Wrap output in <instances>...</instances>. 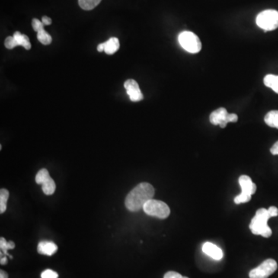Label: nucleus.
Instances as JSON below:
<instances>
[{"instance_id": "f257e3e1", "label": "nucleus", "mask_w": 278, "mask_h": 278, "mask_svg": "<svg viewBox=\"0 0 278 278\" xmlns=\"http://www.w3.org/2000/svg\"><path fill=\"white\" fill-rule=\"evenodd\" d=\"M155 189L148 183H142L135 186L125 199V206L131 212H138L143 209L145 203L152 199Z\"/></svg>"}, {"instance_id": "7ed1b4c3", "label": "nucleus", "mask_w": 278, "mask_h": 278, "mask_svg": "<svg viewBox=\"0 0 278 278\" xmlns=\"http://www.w3.org/2000/svg\"><path fill=\"white\" fill-rule=\"evenodd\" d=\"M143 210L148 216L161 219H166L170 214V209L166 203L153 199L145 203Z\"/></svg>"}, {"instance_id": "bb28decb", "label": "nucleus", "mask_w": 278, "mask_h": 278, "mask_svg": "<svg viewBox=\"0 0 278 278\" xmlns=\"http://www.w3.org/2000/svg\"><path fill=\"white\" fill-rule=\"evenodd\" d=\"M42 23L44 24V26H48V25L51 24L52 20L49 17H43V18H42Z\"/></svg>"}, {"instance_id": "6e6552de", "label": "nucleus", "mask_w": 278, "mask_h": 278, "mask_svg": "<svg viewBox=\"0 0 278 278\" xmlns=\"http://www.w3.org/2000/svg\"><path fill=\"white\" fill-rule=\"evenodd\" d=\"M277 269V263L273 259L264 260L258 267L250 270V278H268Z\"/></svg>"}, {"instance_id": "0eeeda50", "label": "nucleus", "mask_w": 278, "mask_h": 278, "mask_svg": "<svg viewBox=\"0 0 278 278\" xmlns=\"http://www.w3.org/2000/svg\"><path fill=\"white\" fill-rule=\"evenodd\" d=\"M238 116L236 114H229L227 109L219 107L211 113L209 121L214 125H219L220 128L224 129L228 122H237Z\"/></svg>"}, {"instance_id": "f03ea898", "label": "nucleus", "mask_w": 278, "mask_h": 278, "mask_svg": "<svg viewBox=\"0 0 278 278\" xmlns=\"http://www.w3.org/2000/svg\"><path fill=\"white\" fill-rule=\"evenodd\" d=\"M268 209L261 208L256 212L255 216L250 224V229L254 235H260L268 238L272 235V231L267 225V221L271 218Z\"/></svg>"}, {"instance_id": "1a4fd4ad", "label": "nucleus", "mask_w": 278, "mask_h": 278, "mask_svg": "<svg viewBox=\"0 0 278 278\" xmlns=\"http://www.w3.org/2000/svg\"><path fill=\"white\" fill-rule=\"evenodd\" d=\"M36 183L42 185L43 193L47 196L54 193L56 184L53 179L49 176V172L46 169L38 172L36 176Z\"/></svg>"}, {"instance_id": "cd10ccee", "label": "nucleus", "mask_w": 278, "mask_h": 278, "mask_svg": "<svg viewBox=\"0 0 278 278\" xmlns=\"http://www.w3.org/2000/svg\"><path fill=\"white\" fill-rule=\"evenodd\" d=\"M7 247H8L9 250H13V249L15 248V244L13 241H10V242L7 243Z\"/></svg>"}, {"instance_id": "b1692460", "label": "nucleus", "mask_w": 278, "mask_h": 278, "mask_svg": "<svg viewBox=\"0 0 278 278\" xmlns=\"http://www.w3.org/2000/svg\"><path fill=\"white\" fill-rule=\"evenodd\" d=\"M183 276H182L180 273H177V272L175 271H169L164 275V278H183Z\"/></svg>"}, {"instance_id": "f8f14e48", "label": "nucleus", "mask_w": 278, "mask_h": 278, "mask_svg": "<svg viewBox=\"0 0 278 278\" xmlns=\"http://www.w3.org/2000/svg\"><path fill=\"white\" fill-rule=\"evenodd\" d=\"M37 250L39 254L52 256L58 250V246L51 241H41L38 244Z\"/></svg>"}, {"instance_id": "7c9ffc66", "label": "nucleus", "mask_w": 278, "mask_h": 278, "mask_svg": "<svg viewBox=\"0 0 278 278\" xmlns=\"http://www.w3.org/2000/svg\"><path fill=\"white\" fill-rule=\"evenodd\" d=\"M0 278H8V274H7V272L1 270V271H0Z\"/></svg>"}, {"instance_id": "dca6fc26", "label": "nucleus", "mask_w": 278, "mask_h": 278, "mask_svg": "<svg viewBox=\"0 0 278 278\" xmlns=\"http://www.w3.org/2000/svg\"><path fill=\"white\" fill-rule=\"evenodd\" d=\"M14 36L17 41L18 42L20 46H23L26 49H30L31 48V44H30V39H29L28 36L22 34L18 31L14 33Z\"/></svg>"}, {"instance_id": "a878e982", "label": "nucleus", "mask_w": 278, "mask_h": 278, "mask_svg": "<svg viewBox=\"0 0 278 278\" xmlns=\"http://www.w3.org/2000/svg\"><path fill=\"white\" fill-rule=\"evenodd\" d=\"M270 152H271L272 155H278V141L276 142H275L274 145L271 147L270 148Z\"/></svg>"}, {"instance_id": "2eb2a0df", "label": "nucleus", "mask_w": 278, "mask_h": 278, "mask_svg": "<svg viewBox=\"0 0 278 278\" xmlns=\"http://www.w3.org/2000/svg\"><path fill=\"white\" fill-rule=\"evenodd\" d=\"M263 83L267 87H270L275 93L278 94V76L268 74L263 79Z\"/></svg>"}, {"instance_id": "f3484780", "label": "nucleus", "mask_w": 278, "mask_h": 278, "mask_svg": "<svg viewBox=\"0 0 278 278\" xmlns=\"http://www.w3.org/2000/svg\"><path fill=\"white\" fill-rule=\"evenodd\" d=\"M10 197V193L6 189L0 190V212L4 213L7 210V201Z\"/></svg>"}, {"instance_id": "a211bd4d", "label": "nucleus", "mask_w": 278, "mask_h": 278, "mask_svg": "<svg viewBox=\"0 0 278 278\" xmlns=\"http://www.w3.org/2000/svg\"><path fill=\"white\" fill-rule=\"evenodd\" d=\"M101 0H78L80 7L84 10H91L95 8Z\"/></svg>"}, {"instance_id": "4468645a", "label": "nucleus", "mask_w": 278, "mask_h": 278, "mask_svg": "<svg viewBox=\"0 0 278 278\" xmlns=\"http://www.w3.org/2000/svg\"><path fill=\"white\" fill-rule=\"evenodd\" d=\"M265 123L271 128L278 129V110H270L265 116Z\"/></svg>"}, {"instance_id": "20e7f679", "label": "nucleus", "mask_w": 278, "mask_h": 278, "mask_svg": "<svg viewBox=\"0 0 278 278\" xmlns=\"http://www.w3.org/2000/svg\"><path fill=\"white\" fill-rule=\"evenodd\" d=\"M257 26L264 31H272L278 27V11L267 10L262 11L256 19Z\"/></svg>"}, {"instance_id": "4be33fe9", "label": "nucleus", "mask_w": 278, "mask_h": 278, "mask_svg": "<svg viewBox=\"0 0 278 278\" xmlns=\"http://www.w3.org/2000/svg\"><path fill=\"white\" fill-rule=\"evenodd\" d=\"M41 278H58V273L53 270L47 269L41 273Z\"/></svg>"}, {"instance_id": "5701e85b", "label": "nucleus", "mask_w": 278, "mask_h": 278, "mask_svg": "<svg viewBox=\"0 0 278 278\" xmlns=\"http://www.w3.org/2000/svg\"><path fill=\"white\" fill-rule=\"evenodd\" d=\"M32 26H33V30L36 32L40 31L41 29L44 28V24L37 19H33L32 21Z\"/></svg>"}, {"instance_id": "412c9836", "label": "nucleus", "mask_w": 278, "mask_h": 278, "mask_svg": "<svg viewBox=\"0 0 278 278\" xmlns=\"http://www.w3.org/2000/svg\"><path fill=\"white\" fill-rule=\"evenodd\" d=\"M7 241H6V239L4 238V237H1L0 238V248H1V250L4 252V255L7 256V257H10V258H13V257L12 256H10V254H8V247H7Z\"/></svg>"}, {"instance_id": "393cba45", "label": "nucleus", "mask_w": 278, "mask_h": 278, "mask_svg": "<svg viewBox=\"0 0 278 278\" xmlns=\"http://www.w3.org/2000/svg\"><path fill=\"white\" fill-rule=\"evenodd\" d=\"M269 212L271 215L272 217L278 216V209L276 206H270L268 209Z\"/></svg>"}, {"instance_id": "ddd939ff", "label": "nucleus", "mask_w": 278, "mask_h": 278, "mask_svg": "<svg viewBox=\"0 0 278 278\" xmlns=\"http://www.w3.org/2000/svg\"><path fill=\"white\" fill-rule=\"evenodd\" d=\"M104 51L108 55L114 54L117 52L120 46L119 39L116 37L110 38L107 41L104 42Z\"/></svg>"}, {"instance_id": "aec40b11", "label": "nucleus", "mask_w": 278, "mask_h": 278, "mask_svg": "<svg viewBox=\"0 0 278 278\" xmlns=\"http://www.w3.org/2000/svg\"><path fill=\"white\" fill-rule=\"evenodd\" d=\"M20 46L14 36H8L5 40V46L7 49H14L16 46Z\"/></svg>"}, {"instance_id": "9d476101", "label": "nucleus", "mask_w": 278, "mask_h": 278, "mask_svg": "<svg viewBox=\"0 0 278 278\" xmlns=\"http://www.w3.org/2000/svg\"><path fill=\"white\" fill-rule=\"evenodd\" d=\"M125 87L127 94L130 97L131 100L134 102H138L143 100V94L139 88V85L135 80L129 79L125 82Z\"/></svg>"}, {"instance_id": "9b49d317", "label": "nucleus", "mask_w": 278, "mask_h": 278, "mask_svg": "<svg viewBox=\"0 0 278 278\" xmlns=\"http://www.w3.org/2000/svg\"><path fill=\"white\" fill-rule=\"evenodd\" d=\"M203 253L214 260H219L223 258V251L219 247L212 243L206 242L203 244Z\"/></svg>"}, {"instance_id": "423d86ee", "label": "nucleus", "mask_w": 278, "mask_h": 278, "mask_svg": "<svg viewBox=\"0 0 278 278\" xmlns=\"http://www.w3.org/2000/svg\"><path fill=\"white\" fill-rule=\"evenodd\" d=\"M179 43L182 47L191 53H197L202 49V43L199 38L193 32H182L178 37Z\"/></svg>"}, {"instance_id": "39448f33", "label": "nucleus", "mask_w": 278, "mask_h": 278, "mask_svg": "<svg viewBox=\"0 0 278 278\" xmlns=\"http://www.w3.org/2000/svg\"><path fill=\"white\" fill-rule=\"evenodd\" d=\"M239 183L241 187V193L239 196H236L234 199V203L236 204L248 203L251 199L252 195L255 193L257 190V186L255 183L252 182L251 179L248 176H241L239 178Z\"/></svg>"}, {"instance_id": "c85d7f7f", "label": "nucleus", "mask_w": 278, "mask_h": 278, "mask_svg": "<svg viewBox=\"0 0 278 278\" xmlns=\"http://www.w3.org/2000/svg\"><path fill=\"white\" fill-rule=\"evenodd\" d=\"M7 256L4 255V257H1V260H0V263L2 265H5L7 263Z\"/></svg>"}, {"instance_id": "6ab92c4d", "label": "nucleus", "mask_w": 278, "mask_h": 278, "mask_svg": "<svg viewBox=\"0 0 278 278\" xmlns=\"http://www.w3.org/2000/svg\"><path fill=\"white\" fill-rule=\"evenodd\" d=\"M37 39L42 44L49 45L52 42V37L44 28L41 29L40 31L37 32Z\"/></svg>"}, {"instance_id": "2f4dec72", "label": "nucleus", "mask_w": 278, "mask_h": 278, "mask_svg": "<svg viewBox=\"0 0 278 278\" xmlns=\"http://www.w3.org/2000/svg\"><path fill=\"white\" fill-rule=\"evenodd\" d=\"M183 278H189V277H187V276H183Z\"/></svg>"}, {"instance_id": "c756f323", "label": "nucleus", "mask_w": 278, "mask_h": 278, "mask_svg": "<svg viewBox=\"0 0 278 278\" xmlns=\"http://www.w3.org/2000/svg\"><path fill=\"white\" fill-rule=\"evenodd\" d=\"M97 50H98V52L104 51V43H100V44H99L98 46H97Z\"/></svg>"}]
</instances>
